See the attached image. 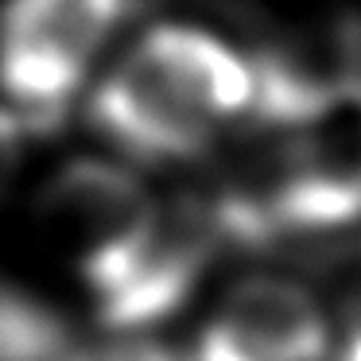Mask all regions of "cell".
<instances>
[{"mask_svg":"<svg viewBox=\"0 0 361 361\" xmlns=\"http://www.w3.org/2000/svg\"><path fill=\"white\" fill-rule=\"evenodd\" d=\"M252 66L218 35L159 24L133 43L90 97V125L140 164H183L226 117L249 113Z\"/></svg>","mask_w":361,"mask_h":361,"instance_id":"6da1fadb","label":"cell"},{"mask_svg":"<svg viewBox=\"0 0 361 361\" xmlns=\"http://www.w3.org/2000/svg\"><path fill=\"white\" fill-rule=\"evenodd\" d=\"M136 0H8L0 12V97L24 133H51Z\"/></svg>","mask_w":361,"mask_h":361,"instance_id":"7a4b0ae2","label":"cell"},{"mask_svg":"<svg viewBox=\"0 0 361 361\" xmlns=\"http://www.w3.org/2000/svg\"><path fill=\"white\" fill-rule=\"evenodd\" d=\"M221 229L210 198H171L152 206L148 221L121 249L82 272L94 311L109 330H144L171 319L198 288Z\"/></svg>","mask_w":361,"mask_h":361,"instance_id":"3957f363","label":"cell"},{"mask_svg":"<svg viewBox=\"0 0 361 361\" xmlns=\"http://www.w3.org/2000/svg\"><path fill=\"white\" fill-rule=\"evenodd\" d=\"M156 198L128 167L97 156H74L39 187V226L71 252L74 268L90 272L97 260L128 241L148 221Z\"/></svg>","mask_w":361,"mask_h":361,"instance_id":"277c9868","label":"cell"},{"mask_svg":"<svg viewBox=\"0 0 361 361\" xmlns=\"http://www.w3.org/2000/svg\"><path fill=\"white\" fill-rule=\"evenodd\" d=\"M218 319L260 361H322L330 330L314 299L280 276H249L226 295Z\"/></svg>","mask_w":361,"mask_h":361,"instance_id":"5b68a950","label":"cell"},{"mask_svg":"<svg viewBox=\"0 0 361 361\" xmlns=\"http://www.w3.org/2000/svg\"><path fill=\"white\" fill-rule=\"evenodd\" d=\"M0 361H74L71 330L43 299L0 280Z\"/></svg>","mask_w":361,"mask_h":361,"instance_id":"8992f818","label":"cell"},{"mask_svg":"<svg viewBox=\"0 0 361 361\" xmlns=\"http://www.w3.org/2000/svg\"><path fill=\"white\" fill-rule=\"evenodd\" d=\"M24 128H20V121L12 117L4 105H0V198H4V190H8L12 175H16L20 167V152H24Z\"/></svg>","mask_w":361,"mask_h":361,"instance_id":"52a82bcc","label":"cell"},{"mask_svg":"<svg viewBox=\"0 0 361 361\" xmlns=\"http://www.w3.org/2000/svg\"><path fill=\"white\" fill-rule=\"evenodd\" d=\"M74 361H109L105 353H74Z\"/></svg>","mask_w":361,"mask_h":361,"instance_id":"ba28073f","label":"cell"}]
</instances>
